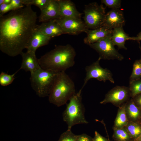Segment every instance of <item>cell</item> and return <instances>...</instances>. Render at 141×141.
I'll list each match as a JSON object with an SVG mask.
<instances>
[{
	"instance_id": "1",
	"label": "cell",
	"mask_w": 141,
	"mask_h": 141,
	"mask_svg": "<svg viewBox=\"0 0 141 141\" xmlns=\"http://www.w3.org/2000/svg\"><path fill=\"white\" fill-rule=\"evenodd\" d=\"M37 12L31 5L11 11L0 17V50L11 57L26 49L35 28Z\"/></svg>"
},
{
	"instance_id": "2",
	"label": "cell",
	"mask_w": 141,
	"mask_h": 141,
	"mask_svg": "<svg viewBox=\"0 0 141 141\" xmlns=\"http://www.w3.org/2000/svg\"><path fill=\"white\" fill-rule=\"evenodd\" d=\"M76 55L75 49L70 45H60L42 56L38 60L42 69L60 72L73 66Z\"/></svg>"
},
{
	"instance_id": "3",
	"label": "cell",
	"mask_w": 141,
	"mask_h": 141,
	"mask_svg": "<svg viewBox=\"0 0 141 141\" xmlns=\"http://www.w3.org/2000/svg\"><path fill=\"white\" fill-rule=\"evenodd\" d=\"M74 83L65 72H59L49 95L50 102L57 107L66 104L75 94Z\"/></svg>"
},
{
	"instance_id": "4",
	"label": "cell",
	"mask_w": 141,
	"mask_h": 141,
	"mask_svg": "<svg viewBox=\"0 0 141 141\" xmlns=\"http://www.w3.org/2000/svg\"><path fill=\"white\" fill-rule=\"evenodd\" d=\"M81 91L80 90L70 98L63 113V119L67 125L68 130H71L72 127L76 125L88 123L85 117Z\"/></svg>"
},
{
	"instance_id": "5",
	"label": "cell",
	"mask_w": 141,
	"mask_h": 141,
	"mask_svg": "<svg viewBox=\"0 0 141 141\" xmlns=\"http://www.w3.org/2000/svg\"><path fill=\"white\" fill-rule=\"evenodd\" d=\"M59 73L41 68L31 74V86L39 96H49Z\"/></svg>"
},
{
	"instance_id": "6",
	"label": "cell",
	"mask_w": 141,
	"mask_h": 141,
	"mask_svg": "<svg viewBox=\"0 0 141 141\" xmlns=\"http://www.w3.org/2000/svg\"><path fill=\"white\" fill-rule=\"evenodd\" d=\"M84 22L87 28L91 30L103 26L106 14L105 8L95 2L85 5L84 10Z\"/></svg>"
},
{
	"instance_id": "7",
	"label": "cell",
	"mask_w": 141,
	"mask_h": 141,
	"mask_svg": "<svg viewBox=\"0 0 141 141\" xmlns=\"http://www.w3.org/2000/svg\"><path fill=\"white\" fill-rule=\"evenodd\" d=\"M111 35L89 45L98 53L101 59H117L121 61L124 57L115 48L111 39Z\"/></svg>"
},
{
	"instance_id": "8",
	"label": "cell",
	"mask_w": 141,
	"mask_h": 141,
	"mask_svg": "<svg viewBox=\"0 0 141 141\" xmlns=\"http://www.w3.org/2000/svg\"><path fill=\"white\" fill-rule=\"evenodd\" d=\"M101 60L99 57L96 61L85 67L86 77L83 86L80 90H82L88 81L93 78L100 81L105 82L108 80L111 83H114L111 72L107 68H103L100 65L99 63Z\"/></svg>"
},
{
	"instance_id": "9",
	"label": "cell",
	"mask_w": 141,
	"mask_h": 141,
	"mask_svg": "<svg viewBox=\"0 0 141 141\" xmlns=\"http://www.w3.org/2000/svg\"><path fill=\"white\" fill-rule=\"evenodd\" d=\"M55 20L64 34L77 35L89 30L81 18L61 17Z\"/></svg>"
},
{
	"instance_id": "10",
	"label": "cell",
	"mask_w": 141,
	"mask_h": 141,
	"mask_svg": "<svg viewBox=\"0 0 141 141\" xmlns=\"http://www.w3.org/2000/svg\"><path fill=\"white\" fill-rule=\"evenodd\" d=\"M130 93L129 87L124 86H116L106 95L104 99L100 103L104 104L108 102L115 104L121 103L127 99Z\"/></svg>"
},
{
	"instance_id": "11",
	"label": "cell",
	"mask_w": 141,
	"mask_h": 141,
	"mask_svg": "<svg viewBox=\"0 0 141 141\" xmlns=\"http://www.w3.org/2000/svg\"><path fill=\"white\" fill-rule=\"evenodd\" d=\"M125 21L123 13L119 9H111L106 14L103 26L108 29L123 27Z\"/></svg>"
},
{
	"instance_id": "12",
	"label": "cell",
	"mask_w": 141,
	"mask_h": 141,
	"mask_svg": "<svg viewBox=\"0 0 141 141\" xmlns=\"http://www.w3.org/2000/svg\"><path fill=\"white\" fill-rule=\"evenodd\" d=\"M51 38L43 34L36 28L26 47L27 51L35 54L38 48L47 45Z\"/></svg>"
},
{
	"instance_id": "13",
	"label": "cell",
	"mask_w": 141,
	"mask_h": 141,
	"mask_svg": "<svg viewBox=\"0 0 141 141\" xmlns=\"http://www.w3.org/2000/svg\"><path fill=\"white\" fill-rule=\"evenodd\" d=\"M61 17L57 0H51L48 5L41 11L38 19L39 22H43Z\"/></svg>"
},
{
	"instance_id": "14",
	"label": "cell",
	"mask_w": 141,
	"mask_h": 141,
	"mask_svg": "<svg viewBox=\"0 0 141 141\" xmlns=\"http://www.w3.org/2000/svg\"><path fill=\"white\" fill-rule=\"evenodd\" d=\"M21 55L22 62L20 70L22 69L26 72H30L32 74L41 68L35 53L27 51L22 52Z\"/></svg>"
},
{
	"instance_id": "15",
	"label": "cell",
	"mask_w": 141,
	"mask_h": 141,
	"mask_svg": "<svg viewBox=\"0 0 141 141\" xmlns=\"http://www.w3.org/2000/svg\"><path fill=\"white\" fill-rule=\"evenodd\" d=\"M36 28L43 34L51 38L64 34L55 19L43 22Z\"/></svg>"
},
{
	"instance_id": "16",
	"label": "cell",
	"mask_w": 141,
	"mask_h": 141,
	"mask_svg": "<svg viewBox=\"0 0 141 141\" xmlns=\"http://www.w3.org/2000/svg\"><path fill=\"white\" fill-rule=\"evenodd\" d=\"M112 31L104 27L96 29H89L86 32L87 36L84 39V42L88 45L95 43L111 34Z\"/></svg>"
},
{
	"instance_id": "17",
	"label": "cell",
	"mask_w": 141,
	"mask_h": 141,
	"mask_svg": "<svg viewBox=\"0 0 141 141\" xmlns=\"http://www.w3.org/2000/svg\"><path fill=\"white\" fill-rule=\"evenodd\" d=\"M61 17L81 18L82 13L76 8L74 3L70 0H57Z\"/></svg>"
},
{
	"instance_id": "18",
	"label": "cell",
	"mask_w": 141,
	"mask_h": 141,
	"mask_svg": "<svg viewBox=\"0 0 141 141\" xmlns=\"http://www.w3.org/2000/svg\"><path fill=\"white\" fill-rule=\"evenodd\" d=\"M129 37L124 31L123 27L116 28L113 29L111 38L114 45H116L119 49L127 50L125 46V42L130 40Z\"/></svg>"
},
{
	"instance_id": "19",
	"label": "cell",
	"mask_w": 141,
	"mask_h": 141,
	"mask_svg": "<svg viewBox=\"0 0 141 141\" xmlns=\"http://www.w3.org/2000/svg\"><path fill=\"white\" fill-rule=\"evenodd\" d=\"M129 88L130 94L133 97L141 93V79L129 81Z\"/></svg>"
},
{
	"instance_id": "20",
	"label": "cell",
	"mask_w": 141,
	"mask_h": 141,
	"mask_svg": "<svg viewBox=\"0 0 141 141\" xmlns=\"http://www.w3.org/2000/svg\"><path fill=\"white\" fill-rule=\"evenodd\" d=\"M133 70L130 77L129 81L136 80L141 78V61L136 60L133 65Z\"/></svg>"
},
{
	"instance_id": "21",
	"label": "cell",
	"mask_w": 141,
	"mask_h": 141,
	"mask_svg": "<svg viewBox=\"0 0 141 141\" xmlns=\"http://www.w3.org/2000/svg\"><path fill=\"white\" fill-rule=\"evenodd\" d=\"M51 0H22L23 4L26 6L34 5L42 11L48 4Z\"/></svg>"
},
{
	"instance_id": "22",
	"label": "cell",
	"mask_w": 141,
	"mask_h": 141,
	"mask_svg": "<svg viewBox=\"0 0 141 141\" xmlns=\"http://www.w3.org/2000/svg\"><path fill=\"white\" fill-rule=\"evenodd\" d=\"M19 70V69L11 75L1 72L0 74V84L1 85L6 86L12 83L15 79V75Z\"/></svg>"
},
{
	"instance_id": "23",
	"label": "cell",
	"mask_w": 141,
	"mask_h": 141,
	"mask_svg": "<svg viewBox=\"0 0 141 141\" xmlns=\"http://www.w3.org/2000/svg\"><path fill=\"white\" fill-rule=\"evenodd\" d=\"M127 121L125 107L124 106L122 108L118 113L115 121V125L118 127H120L126 125Z\"/></svg>"
},
{
	"instance_id": "24",
	"label": "cell",
	"mask_w": 141,
	"mask_h": 141,
	"mask_svg": "<svg viewBox=\"0 0 141 141\" xmlns=\"http://www.w3.org/2000/svg\"><path fill=\"white\" fill-rule=\"evenodd\" d=\"M114 138L117 141H129L131 138L127 132L124 130H116L114 134Z\"/></svg>"
},
{
	"instance_id": "25",
	"label": "cell",
	"mask_w": 141,
	"mask_h": 141,
	"mask_svg": "<svg viewBox=\"0 0 141 141\" xmlns=\"http://www.w3.org/2000/svg\"><path fill=\"white\" fill-rule=\"evenodd\" d=\"M127 132L131 138H136L141 133V128L138 125L131 124L127 127Z\"/></svg>"
},
{
	"instance_id": "26",
	"label": "cell",
	"mask_w": 141,
	"mask_h": 141,
	"mask_svg": "<svg viewBox=\"0 0 141 141\" xmlns=\"http://www.w3.org/2000/svg\"><path fill=\"white\" fill-rule=\"evenodd\" d=\"M128 115L130 118L133 119H136L139 115V110L137 107L132 101L128 103L127 107Z\"/></svg>"
},
{
	"instance_id": "27",
	"label": "cell",
	"mask_w": 141,
	"mask_h": 141,
	"mask_svg": "<svg viewBox=\"0 0 141 141\" xmlns=\"http://www.w3.org/2000/svg\"><path fill=\"white\" fill-rule=\"evenodd\" d=\"M78 136L73 133L71 130L67 129L62 134L58 141H77Z\"/></svg>"
},
{
	"instance_id": "28",
	"label": "cell",
	"mask_w": 141,
	"mask_h": 141,
	"mask_svg": "<svg viewBox=\"0 0 141 141\" xmlns=\"http://www.w3.org/2000/svg\"><path fill=\"white\" fill-rule=\"evenodd\" d=\"M102 3L111 9H118L120 8L121 1V0H102Z\"/></svg>"
},
{
	"instance_id": "29",
	"label": "cell",
	"mask_w": 141,
	"mask_h": 141,
	"mask_svg": "<svg viewBox=\"0 0 141 141\" xmlns=\"http://www.w3.org/2000/svg\"><path fill=\"white\" fill-rule=\"evenodd\" d=\"M12 10L10 4H8L4 3L0 5V17L4 15L5 14Z\"/></svg>"
},
{
	"instance_id": "30",
	"label": "cell",
	"mask_w": 141,
	"mask_h": 141,
	"mask_svg": "<svg viewBox=\"0 0 141 141\" xmlns=\"http://www.w3.org/2000/svg\"><path fill=\"white\" fill-rule=\"evenodd\" d=\"M10 4L12 10H17L24 7L22 0H11Z\"/></svg>"
},
{
	"instance_id": "31",
	"label": "cell",
	"mask_w": 141,
	"mask_h": 141,
	"mask_svg": "<svg viewBox=\"0 0 141 141\" xmlns=\"http://www.w3.org/2000/svg\"><path fill=\"white\" fill-rule=\"evenodd\" d=\"M77 141H92V138L85 134L78 135Z\"/></svg>"
},
{
	"instance_id": "32",
	"label": "cell",
	"mask_w": 141,
	"mask_h": 141,
	"mask_svg": "<svg viewBox=\"0 0 141 141\" xmlns=\"http://www.w3.org/2000/svg\"><path fill=\"white\" fill-rule=\"evenodd\" d=\"M92 141H109L101 135L97 131L95 132V136L92 138Z\"/></svg>"
},
{
	"instance_id": "33",
	"label": "cell",
	"mask_w": 141,
	"mask_h": 141,
	"mask_svg": "<svg viewBox=\"0 0 141 141\" xmlns=\"http://www.w3.org/2000/svg\"><path fill=\"white\" fill-rule=\"evenodd\" d=\"M130 40L138 41H141V32L139 33L136 37H131Z\"/></svg>"
},
{
	"instance_id": "34",
	"label": "cell",
	"mask_w": 141,
	"mask_h": 141,
	"mask_svg": "<svg viewBox=\"0 0 141 141\" xmlns=\"http://www.w3.org/2000/svg\"><path fill=\"white\" fill-rule=\"evenodd\" d=\"M135 100L141 106V95L137 96L135 99Z\"/></svg>"
},
{
	"instance_id": "35",
	"label": "cell",
	"mask_w": 141,
	"mask_h": 141,
	"mask_svg": "<svg viewBox=\"0 0 141 141\" xmlns=\"http://www.w3.org/2000/svg\"><path fill=\"white\" fill-rule=\"evenodd\" d=\"M134 141H141V133L138 137L134 139Z\"/></svg>"
},
{
	"instance_id": "36",
	"label": "cell",
	"mask_w": 141,
	"mask_h": 141,
	"mask_svg": "<svg viewBox=\"0 0 141 141\" xmlns=\"http://www.w3.org/2000/svg\"><path fill=\"white\" fill-rule=\"evenodd\" d=\"M11 0H4V3L6 4H10L11 2Z\"/></svg>"
},
{
	"instance_id": "37",
	"label": "cell",
	"mask_w": 141,
	"mask_h": 141,
	"mask_svg": "<svg viewBox=\"0 0 141 141\" xmlns=\"http://www.w3.org/2000/svg\"><path fill=\"white\" fill-rule=\"evenodd\" d=\"M4 3V0H0V5Z\"/></svg>"
},
{
	"instance_id": "38",
	"label": "cell",
	"mask_w": 141,
	"mask_h": 141,
	"mask_svg": "<svg viewBox=\"0 0 141 141\" xmlns=\"http://www.w3.org/2000/svg\"><path fill=\"white\" fill-rule=\"evenodd\" d=\"M139 48H140V50L141 52V47H140V45H139ZM140 61H141V59H140Z\"/></svg>"
},
{
	"instance_id": "39",
	"label": "cell",
	"mask_w": 141,
	"mask_h": 141,
	"mask_svg": "<svg viewBox=\"0 0 141 141\" xmlns=\"http://www.w3.org/2000/svg\"></svg>"
}]
</instances>
